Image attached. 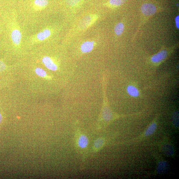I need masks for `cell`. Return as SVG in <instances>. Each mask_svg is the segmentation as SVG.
Wrapping results in <instances>:
<instances>
[{"mask_svg":"<svg viewBox=\"0 0 179 179\" xmlns=\"http://www.w3.org/2000/svg\"><path fill=\"white\" fill-rule=\"evenodd\" d=\"M98 18V15L89 14L84 17L79 22L78 27L80 30H84L88 28L96 22Z\"/></svg>","mask_w":179,"mask_h":179,"instance_id":"obj_1","label":"cell"},{"mask_svg":"<svg viewBox=\"0 0 179 179\" xmlns=\"http://www.w3.org/2000/svg\"><path fill=\"white\" fill-rule=\"evenodd\" d=\"M76 144L79 149L83 150L86 149L89 144L87 137L83 134H79L77 137Z\"/></svg>","mask_w":179,"mask_h":179,"instance_id":"obj_2","label":"cell"},{"mask_svg":"<svg viewBox=\"0 0 179 179\" xmlns=\"http://www.w3.org/2000/svg\"><path fill=\"white\" fill-rule=\"evenodd\" d=\"M141 9L142 13L147 16H151L156 11V8L154 5L150 3L143 4Z\"/></svg>","mask_w":179,"mask_h":179,"instance_id":"obj_3","label":"cell"},{"mask_svg":"<svg viewBox=\"0 0 179 179\" xmlns=\"http://www.w3.org/2000/svg\"><path fill=\"white\" fill-rule=\"evenodd\" d=\"M168 52L167 50H161L156 54L153 55L151 58L152 62L154 63H159L164 60L167 57Z\"/></svg>","mask_w":179,"mask_h":179,"instance_id":"obj_4","label":"cell"},{"mask_svg":"<svg viewBox=\"0 0 179 179\" xmlns=\"http://www.w3.org/2000/svg\"><path fill=\"white\" fill-rule=\"evenodd\" d=\"M42 61L45 67L48 70L53 71L57 70L58 69L57 65L54 63L52 59L50 58L45 57L43 58Z\"/></svg>","mask_w":179,"mask_h":179,"instance_id":"obj_5","label":"cell"},{"mask_svg":"<svg viewBox=\"0 0 179 179\" xmlns=\"http://www.w3.org/2000/svg\"><path fill=\"white\" fill-rule=\"evenodd\" d=\"M169 169V166L164 161H161L158 163L157 168V173L160 174L167 173Z\"/></svg>","mask_w":179,"mask_h":179,"instance_id":"obj_6","label":"cell"},{"mask_svg":"<svg viewBox=\"0 0 179 179\" xmlns=\"http://www.w3.org/2000/svg\"><path fill=\"white\" fill-rule=\"evenodd\" d=\"M11 38L13 42L15 45H19L21 42L22 35L19 30L15 29L13 31L11 34Z\"/></svg>","mask_w":179,"mask_h":179,"instance_id":"obj_7","label":"cell"},{"mask_svg":"<svg viewBox=\"0 0 179 179\" xmlns=\"http://www.w3.org/2000/svg\"><path fill=\"white\" fill-rule=\"evenodd\" d=\"M94 42L86 41L84 42L81 45V49L83 53H88L91 52L93 49L94 47Z\"/></svg>","mask_w":179,"mask_h":179,"instance_id":"obj_8","label":"cell"},{"mask_svg":"<svg viewBox=\"0 0 179 179\" xmlns=\"http://www.w3.org/2000/svg\"><path fill=\"white\" fill-rule=\"evenodd\" d=\"M126 90L127 93L132 97L136 98L140 95V92L139 89L134 86L130 85L128 86Z\"/></svg>","mask_w":179,"mask_h":179,"instance_id":"obj_9","label":"cell"},{"mask_svg":"<svg viewBox=\"0 0 179 179\" xmlns=\"http://www.w3.org/2000/svg\"><path fill=\"white\" fill-rule=\"evenodd\" d=\"M105 143V140L103 138H99L94 141L93 148L95 151H98L104 146Z\"/></svg>","mask_w":179,"mask_h":179,"instance_id":"obj_10","label":"cell"},{"mask_svg":"<svg viewBox=\"0 0 179 179\" xmlns=\"http://www.w3.org/2000/svg\"><path fill=\"white\" fill-rule=\"evenodd\" d=\"M51 35L50 30L45 29L37 34V37L38 40L40 41L44 40L49 37Z\"/></svg>","mask_w":179,"mask_h":179,"instance_id":"obj_11","label":"cell"},{"mask_svg":"<svg viewBox=\"0 0 179 179\" xmlns=\"http://www.w3.org/2000/svg\"><path fill=\"white\" fill-rule=\"evenodd\" d=\"M162 149L163 153L168 156H172L174 153V150L172 145L167 144L163 146Z\"/></svg>","mask_w":179,"mask_h":179,"instance_id":"obj_12","label":"cell"},{"mask_svg":"<svg viewBox=\"0 0 179 179\" xmlns=\"http://www.w3.org/2000/svg\"><path fill=\"white\" fill-rule=\"evenodd\" d=\"M157 129V124L155 122H153L151 124L149 127L146 130L145 132V135L148 136L152 134Z\"/></svg>","mask_w":179,"mask_h":179,"instance_id":"obj_13","label":"cell"},{"mask_svg":"<svg viewBox=\"0 0 179 179\" xmlns=\"http://www.w3.org/2000/svg\"><path fill=\"white\" fill-rule=\"evenodd\" d=\"M124 26L122 23L117 24L114 28V32L117 36H120L122 34L124 31Z\"/></svg>","mask_w":179,"mask_h":179,"instance_id":"obj_14","label":"cell"},{"mask_svg":"<svg viewBox=\"0 0 179 179\" xmlns=\"http://www.w3.org/2000/svg\"><path fill=\"white\" fill-rule=\"evenodd\" d=\"M34 4L36 7L43 8L47 6L48 1V0H35Z\"/></svg>","mask_w":179,"mask_h":179,"instance_id":"obj_15","label":"cell"},{"mask_svg":"<svg viewBox=\"0 0 179 179\" xmlns=\"http://www.w3.org/2000/svg\"><path fill=\"white\" fill-rule=\"evenodd\" d=\"M126 0H109V3L112 6H119L124 4Z\"/></svg>","mask_w":179,"mask_h":179,"instance_id":"obj_16","label":"cell"},{"mask_svg":"<svg viewBox=\"0 0 179 179\" xmlns=\"http://www.w3.org/2000/svg\"><path fill=\"white\" fill-rule=\"evenodd\" d=\"M172 122L173 124L176 127L179 126V114L178 112L174 113L172 116Z\"/></svg>","mask_w":179,"mask_h":179,"instance_id":"obj_17","label":"cell"},{"mask_svg":"<svg viewBox=\"0 0 179 179\" xmlns=\"http://www.w3.org/2000/svg\"><path fill=\"white\" fill-rule=\"evenodd\" d=\"M35 72L37 75L40 77H45L47 76V73L41 68H37L35 69Z\"/></svg>","mask_w":179,"mask_h":179,"instance_id":"obj_18","label":"cell"},{"mask_svg":"<svg viewBox=\"0 0 179 179\" xmlns=\"http://www.w3.org/2000/svg\"><path fill=\"white\" fill-rule=\"evenodd\" d=\"M66 3L72 6H78L81 3L82 0H66Z\"/></svg>","mask_w":179,"mask_h":179,"instance_id":"obj_19","label":"cell"},{"mask_svg":"<svg viewBox=\"0 0 179 179\" xmlns=\"http://www.w3.org/2000/svg\"><path fill=\"white\" fill-rule=\"evenodd\" d=\"M6 68V65L2 61H0V72L4 71Z\"/></svg>","mask_w":179,"mask_h":179,"instance_id":"obj_20","label":"cell"},{"mask_svg":"<svg viewBox=\"0 0 179 179\" xmlns=\"http://www.w3.org/2000/svg\"><path fill=\"white\" fill-rule=\"evenodd\" d=\"M179 15L177 16H176L175 18V25L176 27L177 28L179 29Z\"/></svg>","mask_w":179,"mask_h":179,"instance_id":"obj_21","label":"cell"},{"mask_svg":"<svg viewBox=\"0 0 179 179\" xmlns=\"http://www.w3.org/2000/svg\"><path fill=\"white\" fill-rule=\"evenodd\" d=\"M2 115L1 113H0V124L1 123V122L2 121Z\"/></svg>","mask_w":179,"mask_h":179,"instance_id":"obj_22","label":"cell"}]
</instances>
